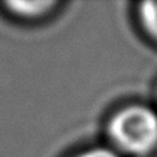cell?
I'll list each match as a JSON object with an SVG mask.
<instances>
[{"label":"cell","instance_id":"cell-1","mask_svg":"<svg viewBox=\"0 0 157 157\" xmlns=\"http://www.w3.org/2000/svg\"><path fill=\"white\" fill-rule=\"evenodd\" d=\"M111 148L122 157H147L157 150V111L144 103L119 108L106 125Z\"/></svg>","mask_w":157,"mask_h":157},{"label":"cell","instance_id":"cell-2","mask_svg":"<svg viewBox=\"0 0 157 157\" xmlns=\"http://www.w3.org/2000/svg\"><path fill=\"white\" fill-rule=\"evenodd\" d=\"M5 6L12 15L25 21H34L50 13L51 9H54L57 6V3L54 2H10V3H6Z\"/></svg>","mask_w":157,"mask_h":157},{"label":"cell","instance_id":"cell-3","mask_svg":"<svg viewBox=\"0 0 157 157\" xmlns=\"http://www.w3.org/2000/svg\"><path fill=\"white\" fill-rule=\"evenodd\" d=\"M138 21L148 36L157 42V2H144L138 7Z\"/></svg>","mask_w":157,"mask_h":157},{"label":"cell","instance_id":"cell-4","mask_svg":"<svg viewBox=\"0 0 157 157\" xmlns=\"http://www.w3.org/2000/svg\"><path fill=\"white\" fill-rule=\"evenodd\" d=\"M74 157H122L119 153H117L111 147H90L83 151H80Z\"/></svg>","mask_w":157,"mask_h":157},{"label":"cell","instance_id":"cell-5","mask_svg":"<svg viewBox=\"0 0 157 157\" xmlns=\"http://www.w3.org/2000/svg\"><path fill=\"white\" fill-rule=\"evenodd\" d=\"M156 99H157V89H156Z\"/></svg>","mask_w":157,"mask_h":157}]
</instances>
